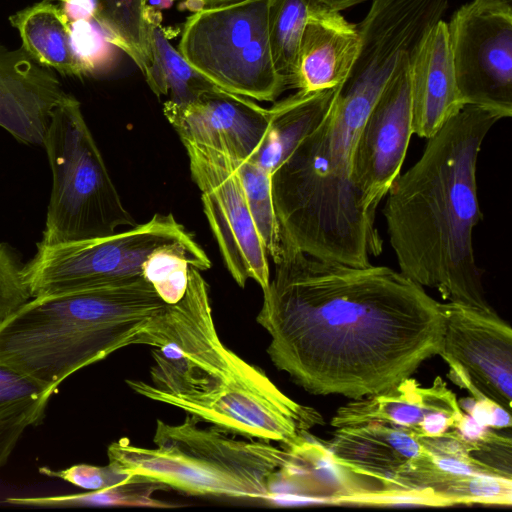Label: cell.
Listing matches in <instances>:
<instances>
[{
    "label": "cell",
    "instance_id": "cell-20",
    "mask_svg": "<svg viewBox=\"0 0 512 512\" xmlns=\"http://www.w3.org/2000/svg\"><path fill=\"white\" fill-rule=\"evenodd\" d=\"M335 88L295 94L276 102L269 110L266 136L255 154L248 158L272 173L297 146L326 118Z\"/></svg>",
    "mask_w": 512,
    "mask_h": 512
},
{
    "label": "cell",
    "instance_id": "cell-7",
    "mask_svg": "<svg viewBox=\"0 0 512 512\" xmlns=\"http://www.w3.org/2000/svg\"><path fill=\"white\" fill-rule=\"evenodd\" d=\"M52 188L40 244L56 245L104 237L134 227L72 94L53 110L42 144Z\"/></svg>",
    "mask_w": 512,
    "mask_h": 512
},
{
    "label": "cell",
    "instance_id": "cell-23",
    "mask_svg": "<svg viewBox=\"0 0 512 512\" xmlns=\"http://www.w3.org/2000/svg\"><path fill=\"white\" fill-rule=\"evenodd\" d=\"M190 266L207 270L211 261L193 239L162 245L143 263L142 276L167 304L178 302L184 295Z\"/></svg>",
    "mask_w": 512,
    "mask_h": 512
},
{
    "label": "cell",
    "instance_id": "cell-31",
    "mask_svg": "<svg viewBox=\"0 0 512 512\" xmlns=\"http://www.w3.org/2000/svg\"><path fill=\"white\" fill-rule=\"evenodd\" d=\"M45 409L46 405H37L0 418V469L9 459L26 428L42 421Z\"/></svg>",
    "mask_w": 512,
    "mask_h": 512
},
{
    "label": "cell",
    "instance_id": "cell-13",
    "mask_svg": "<svg viewBox=\"0 0 512 512\" xmlns=\"http://www.w3.org/2000/svg\"><path fill=\"white\" fill-rule=\"evenodd\" d=\"M443 349L448 376L476 399H490L511 411L512 330L497 312L441 303Z\"/></svg>",
    "mask_w": 512,
    "mask_h": 512
},
{
    "label": "cell",
    "instance_id": "cell-26",
    "mask_svg": "<svg viewBox=\"0 0 512 512\" xmlns=\"http://www.w3.org/2000/svg\"><path fill=\"white\" fill-rule=\"evenodd\" d=\"M234 162L255 227L275 263L283 245L273 202L271 173L251 159H234Z\"/></svg>",
    "mask_w": 512,
    "mask_h": 512
},
{
    "label": "cell",
    "instance_id": "cell-8",
    "mask_svg": "<svg viewBox=\"0 0 512 512\" xmlns=\"http://www.w3.org/2000/svg\"><path fill=\"white\" fill-rule=\"evenodd\" d=\"M270 0H242L189 16L178 50L216 87L258 101H274L286 88L268 37Z\"/></svg>",
    "mask_w": 512,
    "mask_h": 512
},
{
    "label": "cell",
    "instance_id": "cell-6",
    "mask_svg": "<svg viewBox=\"0 0 512 512\" xmlns=\"http://www.w3.org/2000/svg\"><path fill=\"white\" fill-rule=\"evenodd\" d=\"M202 422L190 414L179 424L158 419L154 447L122 438L108 446V462L188 495L267 502L271 479L287 462L288 449Z\"/></svg>",
    "mask_w": 512,
    "mask_h": 512
},
{
    "label": "cell",
    "instance_id": "cell-36",
    "mask_svg": "<svg viewBox=\"0 0 512 512\" xmlns=\"http://www.w3.org/2000/svg\"><path fill=\"white\" fill-rule=\"evenodd\" d=\"M365 1L367 0H323V2L326 3L331 9L339 12Z\"/></svg>",
    "mask_w": 512,
    "mask_h": 512
},
{
    "label": "cell",
    "instance_id": "cell-29",
    "mask_svg": "<svg viewBox=\"0 0 512 512\" xmlns=\"http://www.w3.org/2000/svg\"><path fill=\"white\" fill-rule=\"evenodd\" d=\"M51 396L36 381L0 365V418L33 406H47Z\"/></svg>",
    "mask_w": 512,
    "mask_h": 512
},
{
    "label": "cell",
    "instance_id": "cell-9",
    "mask_svg": "<svg viewBox=\"0 0 512 512\" xmlns=\"http://www.w3.org/2000/svg\"><path fill=\"white\" fill-rule=\"evenodd\" d=\"M190 239L173 214H155L146 223L104 237L37 243L24 278L31 297L109 285L142 276L143 263L158 247Z\"/></svg>",
    "mask_w": 512,
    "mask_h": 512
},
{
    "label": "cell",
    "instance_id": "cell-17",
    "mask_svg": "<svg viewBox=\"0 0 512 512\" xmlns=\"http://www.w3.org/2000/svg\"><path fill=\"white\" fill-rule=\"evenodd\" d=\"M412 131L429 138L464 104L456 84L447 23L436 22L410 61Z\"/></svg>",
    "mask_w": 512,
    "mask_h": 512
},
{
    "label": "cell",
    "instance_id": "cell-11",
    "mask_svg": "<svg viewBox=\"0 0 512 512\" xmlns=\"http://www.w3.org/2000/svg\"><path fill=\"white\" fill-rule=\"evenodd\" d=\"M183 145L226 268L241 288L251 279L264 290L270 282L268 254L252 219L234 159L210 147Z\"/></svg>",
    "mask_w": 512,
    "mask_h": 512
},
{
    "label": "cell",
    "instance_id": "cell-15",
    "mask_svg": "<svg viewBox=\"0 0 512 512\" xmlns=\"http://www.w3.org/2000/svg\"><path fill=\"white\" fill-rule=\"evenodd\" d=\"M163 113L182 143L210 147L235 160L252 157L269 126V110L218 87L193 101H165Z\"/></svg>",
    "mask_w": 512,
    "mask_h": 512
},
{
    "label": "cell",
    "instance_id": "cell-30",
    "mask_svg": "<svg viewBox=\"0 0 512 512\" xmlns=\"http://www.w3.org/2000/svg\"><path fill=\"white\" fill-rule=\"evenodd\" d=\"M39 472L45 476L61 479L88 491L101 490L123 484L134 477L109 462L105 466L81 463L61 470H54L44 466L39 468Z\"/></svg>",
    "mask_w": 512,
    "mask_h": 512
},
{
    "label": "cell",
    "instance_id": "cell-1",
    "mask_svg": "<svg viewBox=\"0 0 512 512\" xmlns=\"http://www.w3.org/2000/svg\"><path fill=\"white\" fill-rule=\"evenodd\" d=\"M257 322L274 366L313 395L386 394L443 349L441 303L387 266H352L282 243Z\"/></svg>",
    "mask_w": 512,
    "mask_h": 512
},
{
    "label": "cell",
    "instance_id": "cell-21",
    "mask_svg": "<svg viewBox=\"0 0 512 512\" xmlns=\"http://www.w3.org/2000/svg\"><path fill=\"white\" fill-rule=\"evenodd\" d=\"M143 75L152 92L167 101L183 104L216 88L195 70L172 46L165 30L150 11L147 34V63Z\"/></svg>",
    "mask_w": 512,
    "mask_h": 512
},
{
    "label": "cell",
    "instance_id": "cell-24",
    "mask_svg": "<svg viewBox=\"0 0 512 512\" xmlns=\"http://www.w3.org/2000/svg\"><path fill=\"white\" fill-rule=\"evenodd\" d=\"M168 488L166 485L141 476H134L126 483L106 489L85 493L8 497L5 503L15 506L39 508L67 507H107V506H144L171 507L165 502L154 499L155 492Z\"/></svg>",
    "mask_w": 512,
    "mask_h": 512
},
{
    "label": "cell",
    "instance_id": "cell-25",
    "mask_svg": "<svg viewBox=\"0 0 512 512\" xmlns=\"http://www.w3.org/2000/svg\"><path fill=\"white\" fill-rule=\"evenodd\" d=\"M100 22L112 43L143 72L147 63L148 0H96Z\"/></svg>",
    "mask_w": 512,
    "mask_h": 512
},
{
    "label": "cell",
    "instance_id": "cell-14",
    "mask_svg": "<svg viewBox=\"0 0 512 512\" xmlns=\"http://www.w3.org/2000/svg\"><path fill=\"white\" fill-rule=\"evenodd\" d=\"M405 52L371 107L360 130L352 178L364 206L376 215L400 174L412 131L410 61Z\"/></svg>",
    "mask_w": 512,
    "mask_h": 512
},
{
    "label": "cell",
    "instance_id": "cell-34",
    "mask_svg": "<svg viewBox=\"0 0 512 512\" xmlns=\"http://www.w3.org/2000/svg\"><path fill=\"white\" fill-rule=\"evenodd\" d=\"M509 427H511L510 411L500 404L493 402L490 412L489 428L501 429Z\"/></svg>",
    "mask_w": 512,
    "mask_h": 512
},
{
    "label": "cell",
    "instance_id": "cell-3",
    "mask_svg": "<svg viewBox=\"0 0 512 512\" xmlns=\"http://www.w3.org/2000/svg\"><path fill=\"white\" fill-rule=\"evenodd\" d=\"M150 382L126 380L138 395L174 406L234 434L290 445L321 415L286 396L259 367L220 339L200 270L190 266L183 297L167 304Z\"/></svg>",
    "mask_w": 512,
    "mask_h": 512
},
{
    "label": "cell",
    "instance_id": "cell-4",
    "mask_svg": "<svg viewBox=\"0 0 512 512\" xmlns=\"http://www.w3.org/2000/svg\"><path fill=\"white\" fill-rule=\"evenodd\" d=\"M379 93L343 81L323 122L272 173L282 243L326 261L370 265L382 251L375 214L352 178L356 142Z\"/></svg>",
    "mask_w": 512,
    "mask_h": 512
},
{
    "label": "cell",
    "instance_id": "cell-10",
    "mask_svg": "<svg viewBox=\"0 0 512 512\" xmlns=\"http://www.w3.org/2000/svg\"><path fill=\"white\" fill-rule=\"evenodd\" d=\"M464 105L512 116V0H472L447 23Z\"/></svg>",
    "mask_w": 512,
    "mask_h": 512
},
{
    "label": "cell",
    "instance_id": "cell-35",
    "mask_svg": "<svg viewBox=\"0 0 512 512\" xmlns=\"http://www.w3.org/2000/svg\"><path fill=\"white\" fill-rule=\"evenodd\" d=\"M239 1H242V0H185V4H186L187 8L197 12V11H200L205 8L222 6V5L231 4V3H235V2H239Z\"/></svg>",
    "mask_w": 512,
    "mask_h": 512
},
{
    "label": "cell",
    "instance_id": "cell-19",
    "mask_svg": "<svg viewBox=\"0 0 512 512\" xmlns=\"http://www.w3.org/2000/svg\"><path fill=\"white\" fill-rule=\"evenodd\" d=\"M457 408L455 395L441 378H436L429 388H421L409 378L386 394L354 400L341 407L332 425L341 428L377 421L415 434L429 412Z\"/></svg>",
    "mask_w": 512,
    "mask_h": 512
},
{
    "label": "cell",
    "instance_id": "cell-16",
    "mask_svg": "<svg viewBox=\"0 0 512 512\" xmlns=\"http://www.w3.org/2000/svg\"><path fill=\"white\" fill-rule=\"evenodd\" d=\"M68 94L53 70L22 47L0 43V127L17 141L42 145L53 110Z\"/></svg>",
    "mask_w": 512,
    "mask_h": 512
},
{
    "label": "cell",
    "instance_id": "cell-18",
    "mask_svg": "<svg viewBox=\"0 0 512 512\" xmlns=\"http://www.w3.org/2000/svg\"><path fill=\"white\" fill-rule=\"evenodd\" d=\"M355 24L330 7L306 22L299 44L293 88L305 92L332 89L348 75L359 51Z\"/></svg>",
    "mask_w": 512,
    "mask_h": 512
},
{
    "label": "cell",
    "instance_id": "cell-37",
    "mask_svg": "<svg viewBox=\"0 0 512 512\" xmlns=\"http://www.w3.org/2000/svg\"><path fill=\"white\" fill-rule=\"evenodd\" d=\"M51 1H57V2H62V1H64V0H51Z\"/></svg>",
    "mask_w": 512,
    "mask_h": 512
},
{
    "label": "cell",
    "instance_id": "cell-5",
    "mask_svg": "<svg viewBox=\"0 0 512 512\" xmlns=\"http://www.w3.org/2000/svg\"><path fill=\"white\" fill-rule=\"evenodd\" d=\"M167 307L143 276L32 297L0 324V365L50 395L76 371L131 345H161Z\"/></svg>",
    "mask_w": 512,
    "mask_h": 512
},
{
    "label": "cell",
    "instance_id": "cell-33",
    "mask_svg": "<svg viewBox=\"0 0 512 512\" xmlns=\"http://www.w3.org/2000/svg\"><path fill=\"white\" fill-rule=\"evenodd\" d=\"M453 431L463 441L473 444L485 440L492 433L489 427L479 424L465 412L454 423Z\"/></svg>",
    "mask_w": 512,
    "mask_h": 512
},
{
    "label": "cell",
    "instance_id": "cell-28",
    "mask_svg": "<svg viewBox=\"0 0 512 512\" xmlns=\"http://www.w3.org/2000/svg\"><path fill=\"white\" fill-rule=\"evenodd\" d=\"M25 263L13 246L0 241V324L32 298L24 278Z\"/></svg>",
    "mask_w": 512,
    "mask_h": 512
},
{
    "label": "cell",
    "instance_id": "cell-12",
    "mask_svg": "<svg viewBox=\"0 0 512 512\" xmlns=\"http://www.w3.org/2000/svg\"><path fill=\"white\" fill-rule=\"evenodd\" d=\"M9 22L26 53L62 75L98 76L117 62L120 49L102 26L96 5L41 0L10 15Z\"/></svg>",
    "mask_w": 512,
    "mask_h": 512
},
{
    "label": "cell",
    "instance_id": "cell-32",
    "mask_svg": "<svg viewBox=\"0 0 512 512\" xmlns=\"http://www.w3.org/2000/svg\"><path fill=\"white\" fill-rule=\"evenodd\" d=\"M428 459L437 472L451 477H470L481 472L492 473L479 463L469 459L430 452H428Z\"/></svg>",
    "mask_w": 512,
    "mask_h": 512
},
{
    "label": "cell",
    "instance_id": "cell-22",
    "mask_svg": "<svg viewBox=\"0 0 512 512\" xmlns=\"http://www.w3.org/2000/svg\"><path fill=\"white\" fill-rule=\"evenodd\" d=\"M329 7L323 0H270L268 37L274 68L293 88L300 40L307 20Z\"/></svg>",
    "mask_w": 512,
    "mask_h": 512
},
{
    "label": "cell",
    "instance_id": "cell-27",
    "mask_svg": "<svg viewBox=\"0 0 512 512\" xmlns=\"http://www.w3.org/2000/svg\"><path fill=\"white\" fill-rule=\"evenodd\" d=\"M450 504L480 503L510 505L511 477L481 472L470 477H459L440 492Z\"/></svg>",
    "mask_w": 512,
    "mask_h": 512
},
{
    "label": "cell",
    "instance_id": "cell-2",
    "mask_svg": "<svg viewBox=\"0 0 512 512\" xmlns=\"http://www.w3.org/2000/svg\"><path fill=\"white\" fill-rule=\"evenodd\" d=\"M501 119L493 110L464 105L395 178L383 208L400 272L447 302L484 311L494 309L473 248L482 219L476 170L484 139Z\"/></svg>",
    "mask_w": 512,
    "mask_h": 512
}]
</instances>
